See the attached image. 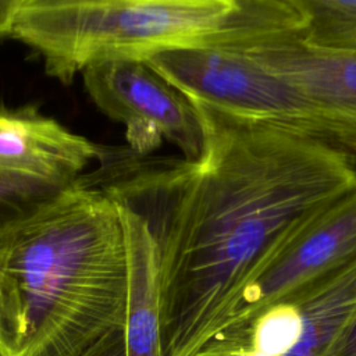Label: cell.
I'll list each match as a JSON object with an SVG mask.
<instances>
[{"mask_svg":"<svg viewBox=\"0 0 356 356\" xmlns=\"http://www.w3.org/2000/svg\"><path fill=\"white\" fill-rule=\"evenodd\" d=\"M193 102L204 131L199 160L140 168L104 188L147 225L161 356H195L273 254L356 186V161L342 152Z\"/></svg>","mask_w":356,"mask_h":356,"instance_id":"obj_1","label":"cell"},{"mask_svg":"<svg viewBox=\"0 0 356 356\" xmlns=\"http://www.w3.org/2000/svg\"><path fill=\"white\" fill-rule=\"evenodd\" d=\"M22 337L15 356H78L125 328L129 261L115 199L75 184L14 231L7 259Z\"/></svg>","mask_w":356,"mask_h":356,"instance_id":"obj_2","label":"cell"},{"mask_svg":"<svg viewBox=\"0 0 356 356\" xmlns=\"http://www.w3.org/2000/svg\"><path fill=\"white\" fill-rule=\"evenodd\" d=\"M235 0H19L11 35L63 83L108 60H146L209 40Z\"/></svg>","mask_w":356,"mask_h":356,"instance_id":"obj_3","label":"cell"},{"mask_svg":"<svg viewBox=\"0 0 356 356\" xmlns=\"http://www.w3.org/2000/svg\"><path fill=\"white\" fill-rule=\"evenodd\" d=\"M143 61L192 100L291 128L356 161L355 128L238 49L200 43Z\"/></svg>","mask_w":356,"mask_h":356,"instance_id":"obj_4","label":"cell"},{"mask_svg":"<svg viewBox=\"0 0 356 356\" xmlns=\"http://www.w3.org/2000/svg\"><path fill=\"white\" fill-rule=\"evenodd\" d=\"M82 75L93 103L125 125L134 149L147 152L165 139L181 150L185 161L200 159L204 131L195 102L143 60H108L90 65Z\"/></svg>","mask_w":356,"mask_h":356,"instance_id":"obj_5","label":"cell"},{"mask_svg":"<svg viewBox=\"0 0 356 356\" xmlns=\"http://www.w3.org/2000/svg\"><path fill=\"white\" fill-rule=\"evenodd\" d=\"M356 261V186L305 222L242 292L222 328L291 291Z\"/></svg>","mask_w":356,"mask_h":356,"instance_id":"obj_6","label":"cell"},{"mask_svg":"<svg viewBox=\"0 0 356 356\" xmlns=\"http://www.w3.org/2000/svg\"><path fill=\"white\" fill-rule=\"evenodd\" d=\"M99 156L93 142L31 107L0 108V175L63 189Z\"/></svg>","mask_w":356,"mask_h":356,"instance_id":"obj_7","label":"cell"},{"mask_svg":"<svg viewBox=\"0 0 356 356\" xmlns=\"http://www.w3.org/2000/svg\"><path fill=\"white\" fill-rule=\"evenodd\" d=\"M238 50L356 129V51L318 49L299 38Z\"/></svg>","mask_w":356,"mask_h":356,"instance_id":"obj_8","label":"cell"},{"mask_svg":"<svg viewBox=\"0 0 356 356\" xmlns=\"http://www.w3.org/2000/svg\"><path fill=\"white\" fill-rule=\"evenodd\" d=\"M118 206L125 227L129 261L127 356H161L159 275L153 242L146 222L127 206L121 203Z\"/></svg>","mask_w":356,"mask_h":356,"instance_id":"obj_9","label":"cell"},{"mask_svg":"<svg viewBox=\"0 0 356 356\" xmlns=\"http://www.w3.org/2000/svg\"><path fill=\"white\" fill-rule=\"evenodd\" d=\"M58 191L46 184L0 175V356H15L22 337L21 314L7 268L14 231Z\"/></svg>","mask_w":356,"mask_h":356,"instance_id":"obj_10","label":"cell"},{"mask_svg":"<svg viewBox=\"0 0 356 356\" xmlns=\"http://www.w3.org/2000/svg\"><path fill=\"white\" fill-rule=\"evenodd\" d=\"M303 18L300 40L328 50L356 51V0H296Z\"/></svg>","mask_w":356,"mask_h":356,"instance_id":"obj_11","label":"cell"},{"mask_svg":"<svg viewBox=\"0 0 356 356\" xmlns=\"http://www.w3.org/2000/svg\"><path fill=\"white\" fill-rule=\"evenodd\" d=\"M78 356H127L125 328H117Z\"/></svg>","mask_w":356,"mask_h":356,"instance_id":"obj_12","label":"cell"},{"mask_svg":"<svg viewBox=\"0 0 356 356\" xmlns=\"http://www.w3.org/2000/svg\"><path fill=\"white\" fill-rule=\"evenodd\" d=\"M328 356H356V316Z\"/></svg>","mask_w":356,"mask_h":356,"instance_id":"obj_13","label":"cell"},{"mask_svg":"<svg viewBox=\"0 0 356 356\" xmlns=\"http://www.w3.org/2000/svg\"><path fill=\"white\" fill-rule=\"evenodd\" d=\"M19 0H0V36L11 35L13 19Z\"/></svg>","mask_w":356,"mask_h":356,"instance_id":"obj_14","label":"cell"},{"mask_svg":"<svg viewBox=\"0 0 356 356\" xmlns=\"http://www.w3.org/2000/svg\"><path fill=\"white\" fill-rule=\"evenodd\" d=\"M229 356H266V355H261V353H257V352H253V350H243V352L232 353Z\"/></svg>","mask_w":356,"mask_h":356,"instance_id":"obj_15","label":"cell"}]
</instances>
